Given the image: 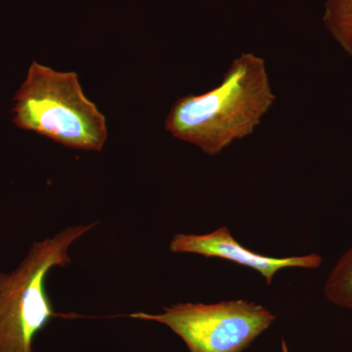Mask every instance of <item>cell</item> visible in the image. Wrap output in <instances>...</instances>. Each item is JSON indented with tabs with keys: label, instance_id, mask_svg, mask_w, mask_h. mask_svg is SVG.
I'll return each mask as SVG.
<instances>
[{
	"label": "cell",
	"instance_id": "1",
	"mask_svg": "<svg viewBox=\"0 0 352 352\" xmlns=\"http://www.w3.org/2000/svg\"><path fill=\"white\" fill-rule=\"evenodd\" d=\"M276 101L265 60L242 53L210 91L178 99L164 120L173 138L217 156L251 135Z\"/></svg>",
	"mask_w": 352,
	"mask_h": 352
},
{
	"label": "cell",
	"instance_id": "2",
	"mask_svg": "<svg viewBox=\"0 0 352 352\" xmlns=\"http://www.w3.org/2000/svg\"><path fill=\"white\" fill-rule=\"evenodd\" d=\"M16 126L83 151L100 152L107 120L83 92L78 74L34 61L13 98Z\"/></svg>",
	"mask_w": 352,
	"mask_h": 352
},
{
	"label": "cell",
	"instance_id": "3",
	"mask_svg": "<svg viewBox=\"0 0 352 352\" xmlns=\"http://www.w3.org/2000/svg\"><path fill=\"white\" fill-rule=\"evenodd\" d=\"M97 224L66 227L34 242L15 270L0 273V352H34L36 336L60 316L46 289L48 275L72 263L69 247Z\"/></svg>",
	"mask_w": 352,
	"mask_h": 352
},
{
	"label": "cell",
	"instance_id": "4",
	"mask_svg": "<svg viewBox=\"0 0 352 352\" xmlns=\"http://www.w3.org/2000/svg\"><path fill=\"white\" fill-rule=\"evenodd\" d=\"M129 317L170 328L189 352H243L276 320L267 308L247 300L177 303L162 314L136 312Z\"/></svg>",
	"mask_w": 352,
	"mask_h": 352
},
{
	"label": "cell",
	"instance_id": "5",
	"mask_svg": "<svg viewBox=\"0 0 352 352\" xmlns=\"http://www.w3.org/2000/svg\"><path fill=\"white\" fill-rule=\"evenodd\" d=\"M170 250L173 254H195L205 258L233 261L258 271L267 285L272 283L273 278L278 271L284 268L315 270L323 261L322 256L317 254L283 258L256 254L234 239L226 226L219 227L214 232L205 235L176 234L170 241Z\"/></svg>",
	"mask_w": 352,
	"mask_h": 352
},
{
	"label": "cell",
	"instance_id": "6",
	"mask_svg": "<svg viewBox=\"0 0 352 352\" xmlns=\"http://www.w3.org/2000/svg\"><path fill=\"white\" fill-rule=\"evenodd\" d=\"M322 20L333 41L352 58V0H326Z\"/></svg>",
	"mask_w": 352,
	"mask_h": 352
},
{
	"label": "cell",
	"instance_id": "7",
	"mask_svg": "<svg viewBox=\"0 0 352 352\" xmlns=\"http://www.w3.org/2000/svg\"><path fill=\"white\" fill-rule=\"evenodd\" d=\"M324 293L329 302L352 310V248L333 266Z\"/></svg>",
	"mask_w": 352,
	"mask_h": 352
}]
</instances>
